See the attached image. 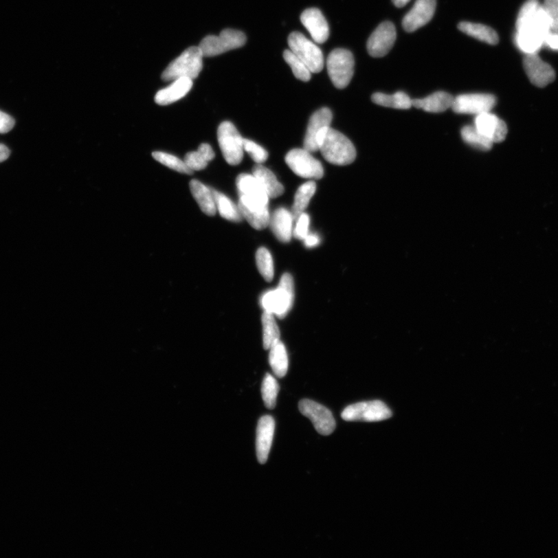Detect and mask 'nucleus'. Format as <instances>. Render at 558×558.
<instances>
[{"label":"nucleus","instance_id":"f257e3e1","mask_svg":"<svg viewBox=\"0 0 558 558\" xmlns=\"http://www.w3.org/2000/svg\"><path fill=\"white\" fill-rule=\"evenodd\" d=\"M295 299V287L293 276L289 273L282 275L276 289L267 291L260 298V305L265 312L282 319L292 309Z\"/></svg>","mask_w":558,"mask_h":558},{"label":"nucleus","instance_id":"f03ea898","mask_svg":"<svg viewBox=\"0 0 558 558\" xmlns=\"http://www.w3.org/2000/svg\"><path fill=\"white\" fill-rule=\"evenodd\" d=\"M319 150L326 161L336 166L350 165L355 161L357 156L353 142L342 133L331 127L327 131Z\"/></svg>","mask_w":558,"mask_h":558},{"label":"nucleus","instance_id":"7ed1b4c3","mask_svg":"<svg viewBox=\"0 0 558 558\" xmlns=\"http://www.w3.org/2000/svg\"><path fill=\"white\" fill-rule=\"evenodd\" d=\"M203 54L198 47L188 48L163 71L164 81H174L180 78L195 80L203 69Z\"/></svg>","mask_w":558,"mask_h":558},{"label":"nucleus","instance_id":"20e7f679","mask_svg":"<svg viewBox=\"0 0 558 558\" xmlns=\"http://www.w3.org/2000/svg\"><path fill=\"white\" fill-rule=\"evenodd\" d=\"M517 32H532L545 38L551 30L549 17L538 0H528L521 8L517 23Z\"/></svg>","mask_w":558,"mask_h":558},{"label":"nucleus","instance_id":"39448f33","mask_svg":"<svg viewBox=\"0 0 558 558\" xmlns=\"http://www.w3.org/2000/svg\"><path fill=\"white\" fill-rule=\"evenodd\" d=\"M239 194L238 205L254 210L269 208V197L252 174H241L236 180Z\"/></svg>","mask_w":558,"mask_h":558},{"label":"nucleus","instance_id":"423d86ee","mask_svg":"<svg viewBox=\"0 0 558 558\" xmlns=\"http://www.w3.org/2000/svg\"><path fill=\"white\" fill-rule=\"evenodd\" d=\"M326 65L335 87L341 89L347 87L354 75L355 59L353 53L343 48H337L329 54Z\"/></svg>","mask_w":558,"mask_h":558},{"label":"nucleus","instance_id":"0eeeda50","mask_svg":"<svg viewBox=\"0 0 558 558\" xmlns=\"http://www.w3.org/2000/svg\"><path fill=\"white\" fill-rule=\"evenodd\" d=\"M290 50L304 63L312 74H318L324 69V58L322 51L302 33L293 32L288 38Z\"/></svg>","mask_w":558,"mask_h":558},{"label":"nucleus","instance_id":"6e6552de","mask_svg":"<svg viewBox=\"0 0 558 558\" xmlns=\"http://www.w3.org/2000/svg\"><path fill=\"white\" fill-rule=\"evenodd\" d=\"M246 41L245 34L240 30L225 29L219 36H208L199 47L204 57H214L244 46Z\"/></svg>","mask_w":558,"mask_h":558},{"label":"nucleus","instance_id":"1a4fd4ad","mask_svg":"<svg viewBox=\"0 0 558 558\" xmlns=\"http://www.w3.org/2000/svg\"><path fill=\"white\" fill-rule=\"evenodd\" d=\"M218 142L224 159L230 166H238L244 157V138L229 121H224L218 129Z\"/></svg>","mask_w":558,"mask_h":558},{"label":"nucleus","instance_id":"9d476101","mask_svg":"<svg viewBox=\"0 0 558 558\" xmlns=\"http://www.w3.org/2000/svg\"><path fill=\"white\" fill-rule=\"evenodd\" d=\"M286 162L296 175L303 179L317 180L324 177L322 164L305 148L291 150L286 156Z\"/></svg>","mask_w":558,"mask_h":558},{"label":"nucleus","instance_id":"9b49d317","mask_svg":"<svg viewBox=\"0 0 558 558\" xmlns=\"http://www.w3.org/2000/svg\"><path fill=\"white\" fill-rule=\"evenodd\" d=\"M342 416L346 421L379 422L390 418L392 412L383 402L373 400L348 405Z\"/></svg>","mask_w":558,"mask_h":558},{"label":"nucleus","instance_id":"f8f14e48","mask_svg":"<svg viewBox=\"0 0 558 558\" xmlns=\"http://www.w3.org/2000/svg\"><path fill=\"white\" fill-rule=\"evenodd\" d=\"M300 411L313 424L315 429L320 434L328 436L335 432L336 422L332 412L325 406L311 399L301 400L299 404Z\"/></svg>","mask_w":558,"mask_h":558},{"label":"nucleus","instance_id":"ddd939ff","mask_svg":"<svg viewBox=\"0 0 558 558\" xmlns=\"http://www.w3.org/2000/svg\"><path fill=\"white\" fill-rule=\"evenodd\" d=\"M496 104L495 96L491 94L460 95L454 99L452 110L460 114H479L490 112Z\"/></svg>","mask_w":558,"mask_h":558},{"label":"nucleus","instance_id":"4468645a","mask_svg":"<svg viewBox=\"0 0 558 558\" xmlns=\"http://www.w3.org/2000/svg\"><path fill=\"white\" fill-rule=\"evenodd\" d=\"M397 40V30L392 22L381 23L370 36L368 52L372 57L381 58L390 52Z\"/></svg>","mask_w":558,"mask_h":558},{"label":"nucleus","instance_id":"2eb2a0df","mask_svg":"<svg viewBox=\"0 0 558 558\" xmlns=\"http://www.w3.org/2000/svg\"><path fill=\"white\" fill-rule=\"evenodd\" d=\"M524 68L530 81L537 87H547L555 80L554 69L544 62L537 54H526L524 59Z\"/></svg>","mask_w":558,"mask_h":558},{"label":"nucleus","instance_id":"dca6fc26","mask_svg":"<svg viewBox=\"0 0 558 558\" xmlns=\"http://www.w3.org/2000/svg\"><path fill=\"white\" fill-rule=\"evenodd\" d=\"M436 0H416L414 8L403 20L405 32H414L432 21L436 10Z\"/></svg>","mask_w":558,"mask_h":558},{"label":"nucleus","instance_id":"f3484780","mask_svg":"<svg viewBox=\"0 0 558 558\" xmlns=\"http://www.w3.org/2000/svg\"><path fill=\"white\" fill-rule=\"evenodd\" d=\"M484 136L495 143L505 141L507 136V125L502 120L490 112L477 115L475 125Z\"/></svg>","mask_w":558,"mask_h":558},{"label":"nucleus","instance_id":"a211bd4d","mask_svg":"<svg viewBox=\"0 0 558 558\" xmlns=\"http://www.w3.org/2000/svg\"><path fill=\"white\" fill-rule=\"evenodd\" d=\"M333 114L329 108H321L309 119L304 140V148L311 153L319 150L317 137L319 133L331 126Z\"/></svg>","mask_w":558,"mask_h":558},{"label":"nucleus","instance_id":"6ab92c4d","mask_svg":"<svg viewBox=\"0 0 558 558\" xmlns=\"http://www.w3.org/2000/svg\"><path fill=\"white\" fill-rule=\"evenodd\" d=\"M300 21L316 43L324 44L328 39L330 35L328 23L320 10L317 8L306 10L302 14Z\"/></svg>","mask_w":558,"mask_h":558},{"label":"nucleus","instance_id":"aec40b11","mask_svg":"<svg viewBox=\"0 0 558 558\" xmlns=\"http://www.w3.org/2000/svg\"><path fill=\"white\" fill-rule=\"evenodd\" d=\"M275 428L276 423L271 416L267 415L260 418L257 427L256 451L260 464H265L268 460Z\"/></svg>","mask_w":558,"mask_h":558},{"label":"nucleus","instance_id":"412c9836","mask_svg":"<svg viewBox=\"0 0 558 558\" xmlns=\"http://www.w3.org/2000/svg\"><path fill=\"white\" fill-rule=\"evenodd\" d=\"M292 212L286 208H278L270 216L269 226L277 239L288 243L293 236V221Z\"/></svg>","mask_w":558,"mask_h":558},{"label":"nucleus","instance_id":"4be33fe9","mask_svg":"<svg viewBox=\"0 0 558 558\" xmlns=\"http://www.w3.org/2000/svg\"><path fill=\"white\" fill-rule=\"evenodd\" d=\"M192 85V80L189 78H180L174 80L170 86L157 92L155 98L157 104L169 105L183 98L191 90Z\"/></svg>","mask_w":558,"mask_h":558},{"label":"nucleus","instance_id":"5701e85b","mask_svg":"<svg viewBox=\"0 0 558 558\" xmlns=\"http://www.w3.org/2000/svg\"><path fill=\"white\" fill-rule=\"evenodd\" d=\"M454 97L446 92H436L425 98L412 100V107L429 113H442L451 108Z\"/></svg>","mask_w":558,"mask_h":558},{"label":"nucleus","instance_id":"b1692460","mask_svg":"<svg viewBox=\"0 0 558 558\" xmlns=\"http://www.w3.org/2000/svg\"><path fill=\"white\" fill-rule=\"evenodd\" d=\"M190 186L193 197L203 213L210 216H215L217 210L212 189L196 179L190 181Z\"/></svg>","mask_w":558,"mask_h":558},{"label":"nucleus","instance_id":"393cba45","mask_svg":"<svg viewBox=\"0 0 558 558\" xmlns=\"http://www.w3.org/2000/svg\"><path fill=\"white\" fill-rule=\"evenodd\" d=\"M252 174L262 184L270 199H276L284 193V186L279 183L276 175L269 168L258 164L253 168Z\"/></svg>","mask_w":558,"mask_h":558},{"label":"nucleus","instance_id":"a878e982","mask_svg":"<svg viewBox=\"0 0 558 558\" xmlns=\"http://www.w3.org/2000/svg\"><path fill=\"white\" fill-rule=\"evenodd\" d=\"M460 32L491 45L499 43L500 38L495 30L480 23L460 22L458 26Z\"/></svg>","mask_w":558,"mask_h":558},{"label":"nucleus","instance_id":"bb28decb","mask_svg":"<svg viewBox=\"0 0 558 558\" xmlns=\"http://www.w3.org/2000/svg\"><path fill=\"white\" fill-rule=\"evenodd\" d=\"M269 364L278 378L286 376L289 368V357L286 346L279 341L269 349Z\"/></svg>","mask_w":558,"mask_h":558},{"label":"nucleus","instance_id":"cd10ccee","mask_svg":"<svg viewBox=\"0 0 558 558\" xmlns=\"http://www.w3.org/2000/svg\"><path fill=\"white\" fill-rule=\"evenodd\" d=\"M215 153L208 144H200L197 151H192L188 153L184 161L187 166L189 167L192 171H200L206 168L208 162L214 160Z\"/></svg>","mask_w":558,"mask_h":558},{"label":"nucleus","instance_id":"c85d7f7f","mask_svg":"<svg viewBox=\"0 0 558 558\" xmlns=\"http://www.w3.org/2000/svg\"><path fill=\"white\" fill-rule=\"evenodd\" d=\"M372 100L375 104L399 109V110H408L412 107V99L403 93L397 92L393 95H387L382 93H375L372 96Z\"/></svg>","mask_w":558,"mask_h":558},{"label":"nucleus","instance_id":"c756f323","mask_svg":"<svg viewBox=\"0 0 558 558\" xmlns=\"http://www.w3.org/2000/svg\"><path fill=\"white\" fill-rule=\"evenodd\" d=\"M212 191L214 193L216 210L219 212V214L224 219L233 222H241L244 219L238 205H236L232 199L220 192L213 189H212Z\"/></svg>","mask_w":558,"mask_h":558},{"label":"nucleus","instance_id":"7c9ffc66","mask_svg":"<svg viewBox=\"0 0 558 558\" xmlns=\"http://www.w3.org/2000/svg\"><path fill=\"white\" fill-rule=\"evenodd\" d=\"M316 190V183L314 181H309L302 184L296 191L292 209V214L295 220L301 214L304 213Z\"/></svg>","mask_w":558,"mask_h":558},{"label":"nucleus","instance_id":"2f4dec72","mask_svg":"<svg viewBox=\"0 0 558 558\" xmlns=\"http://www.w3.org/2000/svg\"><path fill=\"white\" fill-rule=\"evenodd\" d=\"M515 45L526 54H537L544 44L543 36L532 32H517Z\"/></svg>","mask_w":558,"mask_h":558},{"label":"nucleus","instance_id":"473e14b6","mask_svg":"<svg viewBox=\"0 0 558 558\" xmlns=\"http://www.w3.org/2000/svg\"><path fill=\"white\" fill-rule=\"evenodd\" d=\"M263 326V346L269 350L273 345L280 341V331L277 325L275 315L264 312L262 317Z\"/></svg>","mask_w":558,"mask_h":558},{"label":"nucleus","instance_id":"72a5a7b5","mask_svg":"<svg viewBox=\"0 0 558 558\" xmlns=\"http://www.w3.org/2000/svg\"><path fill=\"white\" fill-rule=\"evenodd\" d=\"M241 213L250 225L258 230L269 226L270 212L269 208L254 210L238 205Z\"/></svg>","mask_w":558,"mask_h":558},{"label":"nucleus","instance_id":"f704fd0d","mask_svg":"<svg viewBox=\"0 0 558 558\" xmlns=\"http://www.w3.org/2000/svg\"><path fill=\"white\" fill-rule=\"evenodd\" d=\"M462 137L466 144L481 150H489L493 146V142L482 135L475 126H465L460 131Z\"/></svg>","mask_w":558,"mask_h":558},{"label":"nucleus","instance_id":"c9c22d12","mask_svg":"<svg viewBox=\"0 0 558 558\" xmlns=\"http://www.w3.org/2000/svg\"><path fill=\"white\" fill-rule=\"evenodd\" d=\"M283 58L287 63L291 67L295 78L302 82H308L311 78L312 72L307 65L301 59L289 50H286L283 53Z\"/></svg>","mask_w":558,"mask_h":558},{"label":"nucleus","instance_id":"e433bc0d","mask_svg":"<svg viewBox=\"0 0 558 558\" xmlns=\"http://www.w3.org/2000/svg\"><path fill=\"white\" fill-rule=\"evenodd\" d=\"M256 264L260 274L267 282H271L274 277V262L270 252L265 247H260L256 252Z\"/></svg>","mask_w":558,"mask_h":558},{"label":"nucleus","instance_id":"4c0bfd02","mask_svg":"<svg viewBox=\"0 0 558 558\" xmlns=\"http://www.w3.org/2000/svg\"><path fill=\"white\" fill-rule=\"evenodd\" d=\"M278 392L277 380L271 375L266 374L263 382L262 394L267 408L273 410L276 408Z\"/></svg>","mask_w":558,"mask_h":558},{"label":"nucleus","instance_id":"58836bf2","mask_svg":"<svg viewBox=\"0 0 558 558\" xmlns=\"http://www.w3.org/2000/svg\"><path fill=\"white\" fill-rule=\"evenodd\" d=\"M153 156L156 161L169 168L175 170V171L187 175L193 173L192 170L187 166L184 161H181L175 155L161 153V151H155V153H153Z\"/></svg>","mask_w":558,"mask_h":558},{"label":"nucleus","instance_id":"ea45409f","mask_svg":"<svg viewBox=\"0 0 558 558\" xmlns=\"http://www.w3.org/2000/svg\"><path fill=\"white\" fill-rule=\"evenodd\" d=\"M244 150L258 164H262L268 159L269 154L265 149L251 140L244 139Z\"/></svg>","mask_w":558,"mask_h":558},{"label":"nucleus","instance_id":"a19ab883","mask_svg":"<svg viewBox=\"0 0 558 558\" xmlns=\"http://www.w3.org/2000/svg\"><path fill=\"white\" fill-rule=\"evenodd\" d=\"M295 226L293 228V236L296 239L303 241L309 234V223L311 219L307 214L302 213L296 218Z\"/></svg>","mask_w":558,"mask_h":558},{"label":"nucleus","instance_id":"79ce46f5","mask_svg":"<svg viewBox=\"0 0 558 558\" xmlns=\"http://www.w3.org/2000/svg\"><path fill=\"white\" fill-rule=\"evenodd\" d=\"M543 8L549 17L552 32H558V0H544Z\"/></svg>","mask_w":558,"mask_h":558},{"label":"nucleus","instance_id":"37998d69","mask_svg":"<svg viewBox=\"0 0 558 558\" xmlns=\"http://www.w3.org/2000/svg\"><path fill=\"white\" fill-rule=\"evenodd\" d=\"M15 121L8 114L0 111V133H5L14 129Z\"/></svg>","mask_w":558,"mask_h":558},{"label":"nucleus","instance_id":"c03bdc74","mask_svg":"<svg viewBox=\"0 0 558 558\" xmlns=\"http://www.w3.org/2000/svg\"><path fill=\"white\" fill-rule=\"evenodd\" d=\"M544 45L550 48L551 50L558 51V32H550L546 35Z\"/></svg>","mask_w":558,"mask_h":558},{"label":"nucleus","instance_id":"a18cd8bd","mask_svg":"<svg viewBox=\"0 0 558 558\" xmlns=\"http://www.w3.org/2000/svg\"><path fill=\"white\" fill-rule=\"evenodd\" d=\"M303 241H304V245L307 248H313L320 245V238L316 234L309 233Z\"/></svg>","mask_w":558,"mask_h":558},{"label":"nucleus","instance_id":"49530a36","mask_svg":"<svg viewBox=\"0 0 558 558\" xmlns=\"http://www.w3.org/2000/svg\"><path fill=\"white\" fill-rule=\"evenodd\" d=\"M10 155V151L5 145L0 144V162L7 160Z\"/></svg>","mask_w":558,"mask_h":558},{"label":"nucleus","instance_id":"de8ad7c7","mask_svg":"<svg viewBox=\"0 0 558 558\" xmlns=\"http://www.w3.org/2000/svg\"><path fill=\"white\" fill-rule=\"evenodd\" d=\"M410 0H392V3L394 5H396L397 8H401L405 7L406 4H408Z\"/></svg>","mask_w":558,"mask_h":558}]
</instances>
